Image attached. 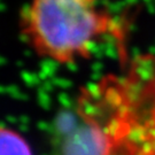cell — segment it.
Masks as SVG:
<instances>
[{"instance_id": "1", "label": "cell", "mask_w": 155, "mask_h": 155, "mask_svg": "<svg viewBox=\"0 0 155 155\" xmlns=\"http://www.w3.org/2000/svg\"><path fill=\"white\" fill-rule=\"evenodd\" d=\"M81 87L55 115L54 155H155V53Z\"/></svg>"}, {"instance_id": "2", "label": "cell", "mask_w": 155, "mask_h": 155, "mask_svg": "<svg viewBox=\"0 0 155 155\" xmlns=\"http://www.w3.org/2000/svg\"><path fill=\"white\" fill-rule=\"evenodd\" d=\"M22 37L39 56L59 64L87 60L104 37L116 41L122 63L129 60L127 30L99 0H30L20 16Z\"/></svg>"}, {"instance_id": "3", "label": "cell", "mask_w": 155, "mask_h": 155, "mask_svg": "<svg viewBox=\"0 0 155 155\" xmlns=\"http://www.w3.org/2000/svg\"><path fill=\"white\" fill-rule=\"evenodd\" d=\"M0 155H33V153L21 133L0 124Z\"/></svg>"}]
</instances>
